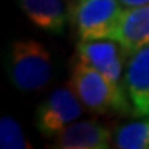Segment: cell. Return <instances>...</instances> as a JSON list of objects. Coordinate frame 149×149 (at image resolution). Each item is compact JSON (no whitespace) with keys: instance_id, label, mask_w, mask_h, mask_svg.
Here are the masks:
<instances>
[{"instance_id":"7","label":"cell","mask_w":149,"mask_h":149,"mask_svg":"<svg viewBox=\"0 0 149 149\" xmlns=\"http://www.w3.org/2000/svg\"><path fill=\"white\" fill-rule=\"evenodd\" d=\"M114 146V132L97 120H76L53 137L56 149H108Z\"/></svg>"},{"instance_id":"2","label":"cell","mask_w":149,"mask_h":149,"mask_svg":"<svg viewBox=\"0 0 149 149\" xmlns=\"http://www.w3.org/2000/svg\"><path fill=\"white\" fill-rule=\"evenodd\" d=\"M9 82L23 93L40 91L52 81L53 65L47 47L37 40H15L5 56Z\"/></svg>"},{"instance_id":"9","label":"cell","mask_w":149,"mask_h":149,"mask_svg":"<svg viewBox=\"0 0 149 149\" xmlns=\"http://www.w3.org/2000/svg\"><path fill=\"white\" fill-rule=\"evenodd\" d=\"M111 40L122 44L130 55L149 44V5L125 8Z\"/></svg>"},{"instance_id":"10","label":"cell","mask_w":149,"mask_h":149,"mask_svg":"<svg viewBox=\"0 0 149 149\" xmlns=\"http://www.w3.org/2000/svg\"><path fill=\"white\" fill-rule=\"evenodd\" d=\"M114 148L149 149V119L128 122L114 131Z\"/></svg>"},{"instance_id":"12","label":"cell","mask_w":149,"mask_h":149,"mask_svg":"<svg viewBox=\"0 0 149 149\" xmlns=\"http://www.w3.org/2000/svg\"><path fill=\"white\" fill-rule=\"evenodd\" d=\"M125 8H132V6H141V5H149V0H119Z\"/></svg>"},{"instance_id":"8","label":"cell","mask_w":149,"mask_h":149,"mask_svg":"<svg viewBox=\"0 0 149 149\" xmlns=\"http://www.w3.org/2000/svg\"><path fill=\"white\" fill-rule=\"evenodd\" d=\"M22 12L38 29L63 35L70 23V8L65 0H17Z\"/></svg>"},{"instance_id":"3","label":"cell","mask_w":149,"mask_h":149,"mask_svg":"<svg viewBox=\"0 0 149 149\" xmlns=\"http://www.w3.org/2000/svg\"><path fill=\"white\" fill-rule=\"evenodd\" d=\"M125 6L119 0H76L70 6V26L79 41L111 38Z\"/></svg>"},{"instance_id":"6","label":"cell","mask_w":149,"mask_h":149,"mask_svg":"<svg viewBox=\"0 0 149 149\" xmlns=\"http://www.w3.org/2000/svg\"><path fill=\"white\" fill-rule=\"evenodd\" d=\"M132 117L149 119V44L128 55L123 76Z\"/></svg>"},{"instance_id":"1","label":"cell","mask_w":149,"mask_h":149,"mask_svg":"<svg viewBox=\"0 0 149 149\" xmlns=\"http://www.w3.org/2000/svg\"><path fill=\"white\" fill-rule=\"evenodd\" d=\"M69 85L88 111L99 116H132L125 85L114 84L105 74L74 56Z\"/></svg>"},{"instance_id":"4","label":"cell","mask_w":149,"mask_h":149,"mask_svg":"<svg viewBox=\"0 0 149 149\" xmlns=\"http://www.w3.org/2000/svg\"><path fill=\"white\" fill-rule=\"evenodd\" d=\"M84 105L72 87H59L53 90L35 110V126L46 139H53L76 122L84 113Z\"/></svg>"},{"instance_id":"5","label":"cell","mask_w":149,"mask_h":149,"mask_svg":"<svg viewBox=\"0 0 149 149\" xmlns=\"http://www.w3.org/2000/svg\"><path fill=\"white\" fill-rule=\"evenodd\" d=\"M81 61L96 69L114 84L125 85V65L128 53L116 40H90L76 43V55Z\"/></svg>"},{"instance_id":"11","label":"cell","mask_w":149,"mask_h":149,"mask_svg":"<svg viewBox=\"0 0 149 149\" xmlns=\"http://www.w3.org/2000/svg\"><path fill=\"white\" fill-rule=\"evenodd\" d=\"M0 148L2 149H31L32 145L26 139L22 125L12 117L0 119Z\"/></svg>"}]
</instances>
